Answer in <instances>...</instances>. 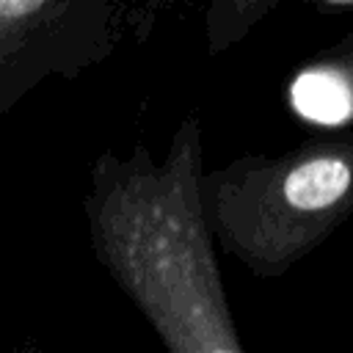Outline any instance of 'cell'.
<instances>
[{
    "label": "cell",
    "instance_id": "cell-1",
    "mask_svg": "<svg viewBox=\"0 0 353 353\" xmlns=\"http://www.w3.org/2000/svg\"><path fill=\"white\" fill-rule=\"evenodd\" d=\"M201 135L188 116L157 163L105 154L85 201L99 262L168 353H243L201 207Z\"/></svg>",
    "mask_w": 353,
    "mask_h": 353
},
{
    "label": "cell",
    "instance_id": "cell-2",
    "mask_svg": "<svg viewBox=\"0 0 353 353\" xmlns=\"http://www.w3.org/2000/svg\"><path fill=\"white\" fill-rule=\"evenodd\" d=\"M201 207L212 240L240 265L279 276L353 212V132L240 157L201 176Z\"/></svg>",
    "mask_w": 353,
    "mask_h": 353
},
{
    "label": "cell",
    "instance_id": "cell-3",
    "mask_svg": "<svg viewBox=\"0 0 353 353\" xmlns=\"http://www.w3.org/2000/svg\"><path fill=\"white\" fill-rule=\"evenodd\" d=\"M80 11L72 3H0V108L14 99L11 88L39 77L36 66H52L58 41L77 33Z\"/></svg>",
    "mask_w": 353,
    "mask_h": 353
},
{
    "label": "cell",
    "instance_id": "cell-4",
    "mask_svg": "<svg viewBox=\"0 0 353 353\" xmlns=\"http://www.w3.org/2000/svg\"><path fill=\"white\" fill-rule=\"evenodd\" d=\"M290 102L298 116L314 124L339 127L353 119V77L336 63L317 58L295 74Z\"/></svg>",
    "mask_w": 353,
    "mask_h": 353
}]
</instances>
